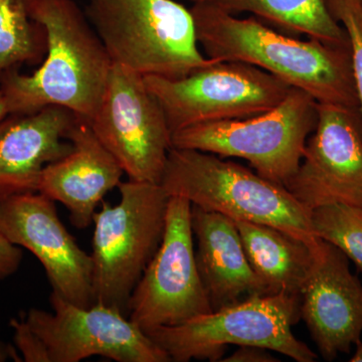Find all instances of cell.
<instances>
[{
  "instance_id": "obj_21",
  "label": "cell",
  "mask_w": 362,
  "mask_h": 362,
  "mask_svg": "<svg viewBox=\"0 0 362 362\" xmlns=\"http://www.w3.org/2000/svg\"><path fill=\"white\" fill-rule=\"evenodd\" d=\"M311 218L317 237L337 247L362 271V207L332 202L314 209Z\"/></svg>"
},
{
  "instance_id": "obj_6",
  "label": "cell",
  "mask_w": 362,
  "mask_h": 362,
  "mask_svg": "<svg viewBox=\"0 0 362 362\" xmlns=\"http://www.w3.org/2000/svg\"><path fill=\"white\" fill-rule=\"evenodd\" d=\"M300 306V296L283 293L255 295L146 334L175 362L221 361L232 344L264 347L297 362H314L315 352L297 339L292 331L301 318Z\"/></svg>"
},
{
  "instance_id": "obj_14",
  "label": "cell",
  "mask_w": 362,
  "mask_h": 362,
  "mask_svg": "<svg viewBox=\"0 0 362 362\" xmlns=\"http://www.w3.org/2000/svg\"><path fill=\"white\" fill-rule=\"evenodd\" d=\"M301 318L326 361L347 354L361 339L362 285L349 258L319 239L301 291Z\"/></svg>"
},
{
  "instance_id": "obj_25",
  "label": "cell",
  "mask_w": 362,
  "mask_h": 362,
  "mask_svg": "<svg viewBox=\"0 0 362 362\" xmlns=\"http://www.w3.org/2000/svg\"><path fill=\"white\" fill-rule=\"evenodd\" d=\"M271 350L254 345H243L230 356L223 357V362H277Z\"/></svg>"
},
{
  "instance_id": "obj_11",
  "label": "cell",
  "mask_w": 362,
  "mask_h": 362,
  "mask_svg": "<svg viewBox=\"0 0 362 362\" xmlns=\"http://www.w3.org/2000/svg\"><path fill=\"white\" fill-rule=\"evenodd\" d=\"M52 312L32 308L25 321L42 340L51 362L98 356L117 362H169L160 349L125 314L106 305L78 306L52 292Z\"/></svg>"
},
{
  "instance_id": "obj_24",
  "label": "cell",
  "mask_w": 362,
  "mask_h": 362,
  "mask_svg": "<svg viewBox=\"0 0 362 362\" xmlns=\"http://www.w3.org/2000/svg\"><path fill=\"white\" fill-rule=\"evenodd\" d=\"M23 258L21 247L0 235V280L13 275L20 268Z\"/></svg>"
},
{
  "instance_id": "obj_23",
  "label": "cell",
  "mask_w": 362,
  "mask_h": 362,
  "mask_svg": "<svg viewBox=\"0 0 362 362\" xmlns=\"http://www.w3.org/2000/svg\"><path fill=\"white\" fill-rule=\"evenodd\" d=\"M14 330V342L28 362H51L49 352L42 340L30 327L25 319L11 321Z\"/></svg>"
},
{
  "instance_id": "obj_10",
  "label": "cell",
  "mask_w": 362,
  "mask_h": 362,
  "mask_svg": "<svg viewBox=\"0 0 362 362\" xmlns=\"http://www.w3.org/2000/svg\"><path fill=\"white\" fill-rule=\"evenodd\" d=\"M89 122L129 180L160 185L173 132L142 75L113 64L103 100Z\"/></svg>"
},
{
  "instance_id": "obj_4",
  "label": "cell",
  "mask_w": 362,
  "mask_h": 362,
  "mask_svg": "<svg viewBox=\"0 0 362 362\" xmlns=\"http://www.w3.org/2000/svg\"><path fill=\"white\" fill-rule=\"evenodd\" d=\"M88 20L115 65L180 78L214 63L202 54L192 11L175 0H88Z\"/></svg>"
},
{
  "instance_id": "obj_26",
  "label": "cell",
  "mask_w": 362,
  "mask_h": 362,
  "mask_svg": "<svg viewBox=\"0 0 362 362\" xmlns=\"http://www.w3.org/2000/svg\"><path fill=\"white\" fill-rule=\"evenodd\" d=\"M356 351H354V356L349 359L351 362H362V341L361 339L358 342L356 343Z\"/></svg>"
},
{
  "instance_id": "obj_12",
  "label": "cell",
  "mask_w": 362,
  "mask_h": 362,
  "mask_svg": "<svg viewBox=\"0 0 362 362\" xmlns=\"http://www.w3.org/2000/svg\"><path fill=\"white\" fill-rule=\"evenodd\" d=\"M306 206L362 207V120L358 111L317 103L315 129L296 175L286 185Z\"/></svg>"
},
{
  "instance_id": "obj_5",
  "label": "cell",
  "mask_w": 362,
  "mask_h": 362,
  "mask_svg": "<svg viewBox=\"0 0 362 362\" xmlns=\"http://www.w3.org/2000/svg\"><path fill=\"white\" fill-rule=\"evenodd\" d=\"M118 188L120 202H104L93 220V297L127 316L133 290L160 246L169 197L156 183L129 180Z\"/></svg>"
},
{
  "instance_id": "obj_3",
  "label": "cell",
  "mask_w": 362,
  "mask_h": 362,
  "mask_svg": "<svg viewBox=\"0 0 362 362\" xmlns=\"http://www.w3.org/2000/svg\"><path fill=\"white\" fill-rule=\"evenodd\" d=\"M160 185L192 206L233 221L273 226L307 244H316L310 209L285 187L223 157L171 148Z\"/></svg>"
},
{
  "instance_id": "obj_16",
  "label": "cell",
  "mask_w": 362,
  "mask_h": 362,
  "mask_svg": "<svg viewBox=\"0 0 362 362\" xmlns=\"http://www.w3.org/2000/svg\"><path fill=\"white\" fill-rule=\"evenodd\" d=\"M75 119L71 111L52 106L0 120V201L37 192L45 166L70 151L66 134Z\"/></svg>"
},
{
  "instance_id": "obj_20",
  "label": "cell",
  "mask_w": 362,
  "mask_h": 362,
  "mask_svg": "<svg viewBox=\"0 0 362 362\" xmlns=\"http://www.w3.org/2000/svg\"><path fill=\"white\" fill-rule=\"evenodd\" d=\"M40 0H0V76L37 64L47 52V35L35 18Z\"/></svg>"
},
{
  "instance_id": "obj_17",
  "label": "cell",
  "mask_w": 362,
  "mask_h": 362,
  "mask_svg": "<svg viewBox=\"0 0 362 362\" xmlns=\"http://www.w3.org/2000/svg\"><path fill=\"white\" fill-rule=\"evenodd\" d=\"M192 226L197 240V270L213 310L255 295L270 294L252 270L232 218L192 206Z\"/></svg>"
},
{
  "instance_id": "obj_22",
  "label": "cell",
  "mask_w": 362,
  "mask_h": 362,
  "mask_svg": "<svg viewBox=\"0 0 362 362\" xmlns=\"http://www.w3.org/2000/svg\"><path fill=\"white\" fill-rule=\"evenodd\" d=\"M330 13L347 35L362 120V7L359 0H325Z\"/></svg>"
},
{
  "instance_id": "obj_19",
  "label": "cell",
  "mask_w": 362,
  "mask_h": 362,
  "mask_svg": "<svg viewBox=\"0 0 362 362\" xmlns=\"http://www.w3.org/2000/svg\"><path fill=\"white\" fill-rule=\"evenodd\" d=\"M230 13H249L289 32L303 33L327 44L349 45L347 35L335 21L325 0H195Z\"/></svg>"
},
{
  "instance_id": "obj_13",
  "label": "cell",
  "mask_w": 362,
  "mask_h": 362,
  "mask_svg": "<svg viewBox=\"0 0 362 362\" xmlns=\"http://www.w3.org/2000/svg\"><path fill=\"white\" fill-rule=\"evenodd\" d=\"M0 235L37 257L52 292L84 308L94 304L92 257L66 230L51 199L28 192L1 199Z\"/></svg>"
},
{
  "instance_id": "obj_7",
  "label": "cell",
  "mask_w": 362,
  "mask_h": 362,
  "mask_svg": "<svg viewBox=\"0 0 362 362\" xmlns=\"http://www.w3.org/2000/svg\"><path fill=\"white\" fill-rule=\"evenodd\" d=\"M316 122L315 100L292 88L281 103L263 113L176 131L173 148L244 159L258 175L286 187L296 175Z\"/></svg>"
},
{
  "instance_id": "obj_2",
  "label": "cell",
  "mask_w": 362,
  "mask_h": 362,
  "mask_svg": "<svg viewBox=\"0 0 362 362\" xmlns=\"http://www.w3.org/2000/svg\"><path fill=\"white\" fill-rule=\"evenodd\" d=\"M35 18L47 35L37 70L0 76L8 114L62 107L90 121L99 109L113 62L87 16L73 0H40Z\"/></svg>"
},
{
  "instance_id": "obj_9",
  "label": "cell",
  "mask_w": 362,
  "mask_h": 362,
  "mask_svg": "<svg viewBox=\"0 0 362 362\" xmlns=\"http://www.w3.org/2000/svg\"><path fill=\"white\" fill-rule=\"evenodd\" d=\"M192 206L169 197L160 246L128 302V318L145 333L214 311L197 270Z\"/></svg>"
},
{
  "instance_id": "obj_8",
  "label": "cell",
  "mask_w": 362,
  "mask_h": 362,
  "mask_svg": "<svg viewBox=\"0 0 362 362\" xmlns=\"http://www.w3.org/2000/svg\"><path fill=\"white\" fill-rule=\"evenodd\" d=\"M171 132L197 124L246 118L270 110L292 89L267 71L238 62H214L180 78L146 76Z\"/></svg>"
},
{
  "instance_id": "obj_15",
  "label": "cell",
  "mask_w": 362,
  "mask_h": 362,
  "mask_svg": "<svg viewBox=\"0 0 362 362\" xmlns=\"http://www.w3.org/2000/svg\"><path fill=\"white\" fill-rule=\"evenodd\" d=\"M66 140L70 151L45 166L37 192L63 204L71 223L84 230L93 223L105 195L120 185L124 171L86 119L76 116Z\"/></svg>"
},
{
  "instance_id": "obj_29",
  "label": "cell",
  "mask_w": 362,
  "mask_h": 362,
  "mask_svg": "<svg viewBox=\"0 0 362 362\" xmlns=\"http://www.w3.org/2000/svg\"><path fill=\"white\" fill-rule=\"evenodd\" d=\"M192 1H195V0H192Z\"/></svg>"
},
{
  "instance_id": "obj_1",
  "label": "cell",
  "mask_w": 362,
  "mask_h": 362,
  "mask_svg": "<svg viewBox=\"0 0 362 362\" xmlns=\"http://www.w3.org/2000/svg\"><path fill=\"white\" fill-rule=\"evenodd\" d=\"M190 11L197 42L207 58L256 66L318 104L359 112L349 45L295 39L257 18H237L207 2H194Z\"/></svg>"
},
{
  "instance_id": "obj_18",
  "label": "cell",
  "mask_w": 362,
  "mask_h": 362,
  "mask_svg": "<svg viewBox=\"0 0 362 362\" xmlns=\"http://www.w3.org/2000/svg\"><path fill=\"white\" fill-rule=\"evenodd\" d=\"M233 221L252 270L265 283L270 294L283 293L301 297L313 262L315 244H307L273 226Z\"/></svg>"
},
{
  "instance_id": "obj_28",
  "label": "cell",
  "mask_w": 362,
  "mask_h": 362,
  "mask_svg": "<svg viewBox=\"0 0 362 362\" xmlns=\"http://www.w3.org/2000/svg\"><path fill=\"white\" fill-rule=\"evenodd\" d=\"M359 2H361V6L362 7V0H359Z\"/></svg>"
},
{
  "instance_id": "obj_27",
  "label": "cell",
  "mask_w": 362,
  "mask_h": 362,
  "mask_svg": "<svg viewBox=\"0 0 362 362\" xmlns=\"http://www.w3.org/2000/svg\"><path fill=\"white\" fill-rule=\"evenodd\" d=\"M7 115H8V110H7L6 100H4V94L0 89V120Z\"/></svg>"
}]
</instances>
